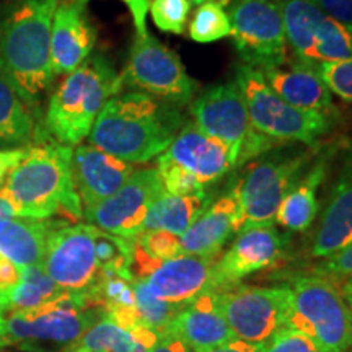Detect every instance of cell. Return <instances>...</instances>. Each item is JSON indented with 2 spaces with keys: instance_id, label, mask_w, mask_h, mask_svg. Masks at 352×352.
Returning a JSON list of instances; mask_svg holds the SVG:
<instances>
[{
  "instance_id": "cell-1",
  "label": "cell",
  "mask_w": 352,
  "mask_h": 352,
  "mask_svg": "<svg viewBox=\"0 0 352 352\" xmlns=\"http://www.w3.org/2000/svg\"><path fill=\"white\" fill-rule=\"evenodd\" d=\"M186 120L182 108L144 91L116 95L101 109L90 144L127 164H147L168 151Z\"/></svg>"
},
{
  "instance_id": "cell-2",
  "label": "cell",
  "mask_w": 352,
  "mask_h": 352,
  "mask_svg": "<svg viewBox=\"0 0 352 352\" xmlns=\"http://www.w3.org/2000/svg\"><path fill=\"white\" fill-rule=\"evenodd\" d=\"M59 0H7L0 7V70L30 109L39 107L54 74L51 28Z\"/></svg>"
},
{
  "instance_id": "cell-3",
  "label": "cell",
  "mask_w": 352,
  "mask_h": 352,
  "mask_svg": "<svg viewBox=\"0 0 352 352\" xmlns=\"http://www.w3.org/2000/svg\"><path fill=\"white\" fill-rule=\"evenodd\" d=\"M70 145L54 139L30 145L26 157L8 175L2 191L12 201L16 217L47 220L63 212L80 219L82 201L72 176Z\"/></svg>"
},
{
  "instance_id": "cell-4",
  "label": "cell",
  "mask_w": 352,
  "mask_h": 352,
  "mask_svg": "<svg viewBox=\"0 0 352 352\" xmlns=\"http://www.w3.org/2000/svg\"><path fill=\"white\" fill-rule=\"evenodd\" d=\"M122 88L111 60L95 52L70 72L51 95L44 127L56 142L78 145L90 135L101 109Z\"/></svg>"
},
{
  "instance_id": "cell-5",
  "label": "cell",
  "mask_w": 352,
  "mask_h": 352,
  "mask_svg": "<svg viewBox=\"0 0 352 352\" xmlns=\"http://www.w3.org/2000/svg\"><path fill=\"white\" fill-rule=\"evenodd\" d=\"M103 316L82 294L64 292L32 314L0 311V347L28 352H56L76 344L82 334Z\"/></svg>"
},
{
  "instance_id": "cell-6",
  "label": "cell",
  "mask_w": 352,
  "mask_h": 352,
  "mask_svg": "<svg viewBox=\"0 0 352 352\" xmlns=\"http://www.w3.org/2000/svg\"><path fill=\"white\" fill-rule=\"evenodd\" d=\"M287 289L285 328L305 334L321 352H352V315L329 277L298 276Z\"/></svg>"
},
{
  "instance_id": "cell-7",
  "label": "cell",
  "mask_w": 352,
  "mask_h": 352,
  "mask_svg": "<svg viewBox=\"0 0 352 352\" xmlns=\"http://www.w3.org/2000/svg\"><path fill=\"white\" fill-rule=\"evenodd\" d=\"M235 83L243 95L254 129L277 144L316 148L318 140L334 127L336 118L294 108L267 85L259 70L250 65H236Z\"/></svg>"
},
{
  "instance_id": "cell-8",
  "label": "cell",
  "mask_w": 352,
  "mask_h": 352,
  "mask_svg": "<svg viewBox=\"0 0 352 352\" xmlns=\"http://www.w3.org/2000/svg\"><path fill=\"white\" fill-rule=\"evenodd\" d=\"M315 148L277 145L252 160L236 182L243 227L271 226L285 195L311 162Z\"/></svg>"
},
{
  "instance_id": "cell-9",
  "label": "cell",
  "mask_w": 352,
  "mask_h": 352,
  "mask_svg": "<svg viewBox=\"0 0 352 352\" xmlns=\"http://www.w3.org/2000/svg\"><path fill=\"white\" fill-rule=\"evenodd\" d=\"M189 113L202 132L232 148L236 155V168L283 145L254 129L235 80L217 83L199 91L189 103Z\"/></svg>"
},
{
  "instance_id": "cell-10",
  "label": "cell",
  "mask_w": 352,
  "mask_h": 352,
  "mask_svg": "<svg viewBox=\"0 0 352 352\" xmlns=\"http://www.w3.org/2000/svg\"><path fill=\"white\" fill-rule=\"evenodd\" d=\"M284 21L285 41L296 60L333 64L352 59V32L333 20L315 0H274Z\"/></svg>"
},
{
  "instance_id": "cell-11",
  "label": "cell",
  "mask_w": 352,
  "mask_h": 352,
  "mask_svg": "<svg viewBox=\"0 0 352 352\" xmlns=\"http://www.w3.org/2000/svg\"><path fill=\"white\" fill-rule=\"evenodd\" d=\"M121 80L122 87L131 85L179 108L199 94V82L189 76L178 54L151 33L135 36Z\"/></svg>"
},
{
  "instance_id": "cell-12",
  "label": "cell",
  "mask_w": 352,
  "mask_h": 352,
  "mask_svg": "<svg viewBox=\"0 0 352 352\" xmlns=\"http://www.w3.org/2000/svg\"><path fill=\"white\" fill-rule=\"evenodd\" d=\"M226 7L241 64L264 72L287 63L284 21L274 0H227Z\"/></svg>"
},
{
  "instance_id": "cell-13",
  "label": "cell",
  "mask_w": 352,
  "mask_h": 352,
  "mask_svg": "<svg viewBox=\"0 0 352 352\" xmlns=\"http://www.w3.org/2000/svg\"><path fill=\"white\" fill-rule=\"evenodd\" d=\"M96 227L57 220L47 240L43 267L65 292L87 296L101 277L95 252Z\"/></svg>"
},
{
  "instance_id": "cell-14",
  "label": "cell",
  "mask_w": 352,
  "mask_h": 352,
  "mask_svg": "<svg viewBox=\"0 0 352 352\" xmlns=\"http://www.w3.org/2000/svg\"><path fill=\"white\" fill-rule=\"evenodd\" d=\"M287 287L233 285L219 292V308L236 340L266 344L285 328Z\"/></svg>"
},
{
  "instance_id": "cell-15",
  "label": "cell",
  "mask_w": 352,
  "mask_h": 352,
  "mask_svg": "<svg viewBox=\"0 0 352 352\" xmlns=\"http://www.w3.org/2000/svg\"><path fill=\"white\" fill-rule=\"evenodd\" d=\"M164 192L157 166L134 171L113 196L83 209V217L100 230L134 240L142 233L152 204Z\"/></svg>"
},
{
  "instance_id": "cell-16",
  "label": "cell",
  "mask_w": 352,
  "mask_h": 352,
  "mask_svg": "<svg viewBox=\"0 0 352 352\" xmlns=\"http://www.w3.org/2000/svg\"><path fill=\"white\" fill-rule=\"evenodd\" d=\"M287 235L272 226H250L236 233L230 248L215 263V285L226 290L274 264L287 245Z\"/></svg>"
},
{
  "instance_id": "cell-17",
  "label": "cell",
  "mask_w": 352,
  "mask_h": 352,
  "mask_svg": "<svg viewBox=\"0 0 352 352\" xmlns=\"http://www.w3.org/2000/svg\"><path fill=\"white\" fill-rule=\"evenodd\" d=\"M96 30L87 12L85 0H59L51 28L52 74L74 72L94 52Z\"/></svg>"
},
{
  "instance_id": "cell-18",
  "label": "cell",
  "mask_w": 352,
  "mask_h": 352,
  "mask_svg": "<svg viewBox=\"0 0 352 352\" xmlns=\"http://www.w3.org/2000/svg\"><path fill=\"white\" fill-rule=\"evenodd\" d=\"M217 259L182 254L158 264L144 283L157 298L171 305L183 307L202 294L217 290L215 285Z\"/></svg>"
},
{
  "instance_id": "cell-19",
  "label": "cell",
  "mask_w": 352,
  "mask_h": 352,
  "mask_svg": "<svg viewBox=\"0 0 352 352\" xmlns=\"http://www.w3.org/2000/svg\"><path fill=\"white\" fill-rule=\"evenodd\" d=\"M165 157L191 171L206 186L236 168V155L232 148L202 132L192 121L184 122Z\"/></svg>"
},
{
  "instance_id": "cell-20",
  "label": "cell",
  "mask_w": 352,
  "mask_h": 352,
  "mask_svg": "<svg viewBox=\"0 0 352 352\" xmlns=\"http://www.w3.org/2000/svg\"><path fill=\"white\" fill-rule=\"evenodd\" d=\"M134 171L132 164L109 155L91 144H78L74 148V184L85 209L113 196Z\"/></svg>"
},
{
  "instance_id": "cell-21",
  "label": "cell",
  "mask_w": 352,
  "mask_h": 352,
  "mask_svg": "<svg viewBox=\"0 0 352 352\" xmlns=\"http://www.w3.org/2000/svg\"><path fill=\"white\" fill-rule=\"evenodd\" d=\"M243 228L236 184L210 202L199 219L179 236L182 253L219 258L223 245Z\"/></svg>"
},
{
  "instance_id": "cell-22",
  "label": "cell",
  "mask_w": 352,
  "mask_h": 352,
  "mask_svg": "<svg viewBox=\"0 0 352 352\" xmlns=\"http://www.w3.org/2000/svg\"><path fill=\"white\" fill-rule=\"evenodd\" d=\"M166 333L182 340L192 352H204L235 340L219 308V290L206 292L179 308Z\"/></svg>"
},
{
  "instance_id": "cell-23",
  "label": "cell",
  "mask_w": 352,
  "mask_h": 352,
  "mask_svg": "<svg viewBox=\"0 0 352 352\" xmlns=\"http://www.w3.org/2000/svg\"><path fill=\"white\" fill-rule=\"evenodd\" d=\"M287 67L264 70L263 77L272 90L294 108L338 116V108L333 101L331 90L321 80L314 65L287 60Z\"/></svg>"
},
{
  "instance_id": "cell-24",
  "label": "cell",
  "mask_w": 352,
  "mask_h": 352,
  "mask_svg": "<svg viewBox=\"0 0 352 352\" xmlns=\"http://www.w3.org/2000/svg\"><path fill=\"white\" fill-rule=\"evenodd\" d=\"M352 243V153L333 186L328 204L316 228L311 256L327 259Z\"/></svg>"
},
{
  "instance_id": "cell-25",
  "label": "cell",
  "mask_w": 352,
  "mask_h": 352,
  "mask_svg": "<svg viewBox=\"0 0 352 352\" xmlns=\"http://www.w3.org/2000/svg\"><path fill=\"white\" fill-rule=\"evenodd\" d=\"M57 220L10 217L0 220V258L20 270L43 266L47 240Z\"/></svg>"
},
{
  "instance_id": "cell-26",
  "label": "cell",
  "mask_w": 352,
  "mask_h": 352,
  "mask_svg": "<svg viewBox=\"0 0 352 352\" xmlns=\"http://www.w3.org/2000/svg\"><path fill=\"white\" fill-rule=\"evenodd\" d=\"M328 162L321 158L308 168L285 195L277 209L274 222L290 232H305L315 222L318 212L316 192L327 178Z\"/></svg>"
},
{
  "instance_id": "cell-27",
  "label": "cell",
  "mask_w": 352,
  "mask_h": 352,
  "mask_svg": "<svg viewBox=\"0 0 352 352\" xmlns=\"http://www.w3.org/2000/svg\"><path fill=\"white\" fill-rule=\"evenodd\" d=\"M158 334L147 327L121 328L107 316H101L67 351L95 352H151L158 342Z\"/></svg>"
},
{
  "instance_id": "cell-28",
  "label": "cell",
  "mask_w": 352,
  "mask_h": 352,
  "mask_svg": "<svg viewBox=\"0 0 352 352\" xmlns=\"http://www.w3.org/2000/svg\"><path fill=\"white\" fill-rule=\"evenodd\" d=\"M36 139H51L47 131H38L33 111L21 101L8 78L0 70V148L25 147Z\"/></svg>"
},
{
  "instance_id": "cell-29",
  "label": "cell",
  "mask_w": 352,
  "mask_h": 352,
  "mask_svg": "<svg viewBox=\"0 0 352 352\" xmlns=\"http://www.w3.org/2000/svg\"><path fill=\"white\" fill-rule=\"evenodd\" d=\"M210 202L212 199L208 191L191 196H175L164 191L148 210L142 233L160 230L182 236L209 208Z\"/></svg>"
},
{
  "instance_id": "cell-30",
  "label": "cell",
  "mask_w": 352,
  "mask_h": 352,
  "mask_svg": "<svg viewBox=\"0 0 352 352\" xmlns=\"http://www.w3.org/2000/svg\"><path fill=\"white\" fill-rule=\"evenodd\" d=\"M64 290L47 276L43 266L21 270L19 284L0 294V311L32 314L47 303L56 300Z\"/></svg>"
},
{
  "instance_id": "cell-31",
  "label": "cell",
  "mask_w": 352,
  "mask_h": 352,
  "mask_svg": "<svg viewBox=\"0 0 352 352\" xmlns=\"http://www.w3.org/2000/svg\"><path fill=\"white\" fill-rule=\"evenodd\" d=\"M189 38L196 43H214L230 36L232 25L226 3L219 0L197 6L195 15L188 26Z\"/></svg>"
},
{
  "instance_id": "cell-32",
  "label": "cell",
  "mask_w": 352,
  "mask_h": 352,
  "mask_svg": "<svg viewBox=\"0 0 352 352\" xmlns=\"http://www.w3.org/2000/svg\"><path fill=\"white\" fill-rule=\"evenodd\" d=\"M132 284H134L135 308H138L140 323L155 331L158 336L165 334L171 320L175 318V315L178 314L182 307L171 305L168 302L157 298L148 290L144 280H134Z\"/></svg>"
},
{
  "instance_id": "cell-33",
  "label": "cell",
  "mask_w": 352,
  "mask_h": 352,
  "mask_svg": "<svg viewBox=\"0 0 352 352\" xmlns=\"http://www.w3.org/2000/svg\"><path fill=\"white\" fill-rule=\"evenodd\" d=\"M157 170L160 175L164 191L175 196H191L208 191V186L191 171L173 164L165 153L157 157Z\"/></svg>"
},
{
  "instance_id": "cell-34",
  "label": "cell",
  "mask_w": 352,
  "mask_h": 352,
  "mask_svg": "<svg viewBox=\"0 0 352 352\" xmlns=\"http://www.w3.org/2000/svg\"><path fill=\"white\" fill-rule=\"evenodd\" d=\"M192 3L189 0H151L153 25L160 32L183 34L186 28Z\"/></svg>"
},
{
  "instance_id": "cell-35",
  "label": "cell",
  "mask_w": 352,
  "mask_h": 352,
  "mask_svg": "<svg viewBox=\"0 0 352 352\" xmlns=\"http://www.w3.org/2000/svg\"><path fill=\"white\" fill-rule=\"evenodd\" d=\"M321 80L327 83L331 94L346 103H352V59L333 64L314 65Z\"/></svg>"
},
{
  "instance_id": "cell-36",
  "label": "cell",
  "mask_w": 352,
  "mask_h": 352,
  "mask_svg": "<svg viewBox=\"0 0 352 352\" xmlns=\"http://www.w3.org/2000/svg\"><path fill=\"white\" fill-rule=\"evenodd\" d=\"M153 259L164 263L182 256V240L178 235L168 232H144L135 239Z\"/></svg>"
},
{
  "instance_id": "cell-37",
  "label": "cell",
  "mask_w": 352,
  "mask_h": 352,
  "mask_svg": "<svg viewBox=\"0 0 352 352\" xmlns=\"http://www.w3.org/2000/svg\"><path fill=\"white\" fill-rule=\"evenodd\" d=\"M264 352H321L305 334L296 329L283 328L264 346Z\"/></svg>"
},
{
  "instance_id": "cell-38",
  "label": "cell",
  "mask_w": 352,
  "mask_h": 352,
  "mask_svg": "<svg viewBox=\"0 0 352 352\" xmlns=\"http://www.w3.org/2000/svg\"><path fill=\"white\" fill-rule=\"evenodd\" d=\"M315 274L324 277H344L352 274V243L315 266Z\"/></svg>"
},
{
  "instance_id": "cell-39",
  "label": "cell",
  "mask_w": 352,
  "mask_h": 352,
  "mask_svg": "<svg viewBox=\"0 0 352 352\" xmlns=\"http://www.w3.org/2000/svg\"><path fill=\"white\" fill-rule=\"evenodd\" d=\"M327 15L352 32V0H315Z\"/></svg>"
},
{
  "instance_id": "cell-40",
  "label": "cell",
  "mask_w": 352,
  "mask_h": 352,
  "mask_svg": "<svg viewBox=\"0 0 352 352\" xmlns=\"http://www.w3.org/2000/svg\"><path fill=\"white\" fill-rule=\"evenodd\" d=\"M28 147L0 148V188H3L10 171L26 157Z\"/></svg>"
},
{
  "instance_id": "cell-41",
  "label": "cell",
  "mask_w": 352,
  "mask_h": 352,
  "mask_svg": "<svg viewBox=\"0 0 352 352\" xmlns=\"http://www.w3.org/2000/svg\"><path fill=\"white\" fill-rule=\"evenodd\" d=\"M87 2V0H85ZM129 8L132 20L135 26V36H144L147 30V13L151 8V0H121Z\"/></svg>"
},
{
  "instance_id": "cell-42",
  "label": "cell",
  "mask_w": 352,
  "mask_h": 352,
  "mask_svg": "<svg viewBox=\"0 0 352 352\" xmlns=\"http://www.w3.org/2000/svg\"><path fill=\"white\" fill-rule=\"evenodd\" d=\"M21 270L6 258H0V294L7 292L19 284Z\"/></svg>"
},
{
  "instance_id": "cell-43",
  "label": "cell",
  "mask_w": 352,
  "mask_h": 352,
  "mask_svg": "<svg viewBox=\"0 0 352 352\" xmlns=\"http://www.w3.org/2000/svg\"><path fill=\"white\" fill-rule=\"evenodd\" d=\"M151 352H191V349L173 334L165 333L158 338V342Z\"/></svg>"
},
{
  "instance_id": "cell-44",
  "label": "cell",
  "mask_w": 352,
  "mask_h": 352,
  "mask_svg": "<svg viewBox=\"0 0 352 352\" xmlns=\"http://www.w3.org/2000/svg\"><path fill=\"white\" fill-rule=\"evenodd\" d=\"M264 346L266 344H253V342H246L235 338V340L227 342V344H222L204 352H264Z\"/></svg>"
},
{
  "instance_id": "cell-45",
  "label": "cell",
  "mask_w": 352,
  "mask_h": 352,
  "mask_svg": "<svg viewBox=\"0 0 352 352\" xmlns=\"http://www.w3.org/2000/svg\"><path fill=\"white\" fill-rule=\"evenodd\" d=\"M10 217H16L15 209H13V204L12 201L8 199V196L0 189V220H6Z\"/></svg>"
},
{
  "instance_id": "cell-46",
  "label": "cell",
  "mask_w": 352,
  "mask_h": 352,
  "mask_svg": "<svg viewBox=\"0 0 352 352\" xmlns=\"http://www.w3.org/2000/svg\"><path fill=\"white\" fill-rule=\"evenodd\" d=\"M341 294H342V298H344L347 308H349L351 315H352V274L344 277V280H342V285H341Z\"/></svg>"
},
{
  "instance_id": "cell-47",
  "label": "cell",
  "mask_w": 352,
  "mask_h": 352,
  "mask_svg": "<svg viewBox=\"0 0 352 352\" xmlns=\"http://www.w3.org/2000/svg\"><path fill=\"white\" fill-rule=\"evenodd\" d=\"M191 3H195V6H201V3H206V2H210V0H189ZM219 2H223L227 6V0H219Z\"/></svg>"
},
{
  "instance_id": "cell-48",
  "label": "cell",
  "mask_w": 352,
  "mask_h": 352,
  "mask_svg": "<svg viewBox=\"0 0 352 352\" xmlns=\"http://www.w3.org/2000/svg\"><path fill=\"white\" fill-rule=\"evenodd\" d=\"M65 352H95V351H65Z\"/></svg>"
}]
</instances>
